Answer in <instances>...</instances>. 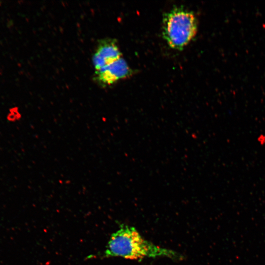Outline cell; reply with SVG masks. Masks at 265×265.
<instances>
[{"mask_svg": "<svg viewBox=\"0 0 265 265\" xmlns=\"http://www.w3.org/2000/svg\"><path fill=\"white\" fill-rule=\"evenodd\" d=\"M105 255L138 261L145 258L166 257L177 261L184 258L182 254L175 251L146 240L134 227L124 225L112 234Z\"/></svg>", "mask_w": 265, "mask_h": 265, "instance_id": "cell-1", "label": "cell"}, {"mask_svg": "<svg viewBox=\"0 0 265 265\" xmlns=\"http://www.w3.org/2000/svg\"><path fill=\"white\" fill-rule=\"evenodd\" d=\"M197 21L194 14L183 8H175L168 12L163 21V36L169 46L180 49L194 37Z\"/></svg>", "mask_w": 265, "mask_h": 265, "instance_id": "cell-2", "label": "cell"}, {"mask_svg": "<svg viewBox=\"0 0 265 265\" xmlns=\"http://www.w3.org/2000/svg\"><path fill=\"white\" fill-rule=\"evenodd\" d=\"M131 73V69L127 62L120 57L105 67L95 71L94 79L100 86L106 87L128 77Z\"/></svg>", "mask_w": 265, "mask_h": 265, "instance_id": "cell-3", "label": "cell"}, {"mask_svg": "<svg viewBox=\"0 0 265 265\" xmlns=\"http://www.w3.org/2000/svg\"><path fill=\"white\" fill-rule=\"evenodd\" d=\"M121 57L115 39L105 38L99 41L92 57L95 71H98Z\"/></svg>", "mask_w": 265, "mask_h": 265, "instance_id": "cell-4", "label": "cell"}, {"mask_svg": "<svg viewBox=\"0 0 265 265\" xmlns=\"http://www.w3.org/2000/svg\"><path fill=\"white\" fill-rule=\"evenodd\" d=\"M22 117L18 109L13 108L10 110L6 119L9 122L15 123L19 121Z\"/></svg>", "mask_w": 265, "mask_h": 265, "instance_id": "cell-5", "label": "cell"}]
</instances>
